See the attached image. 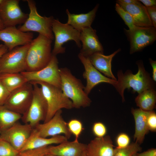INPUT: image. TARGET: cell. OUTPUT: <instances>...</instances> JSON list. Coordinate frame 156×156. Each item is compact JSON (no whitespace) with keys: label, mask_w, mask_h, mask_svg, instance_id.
Here are the masks:
<instances>
[{"label":"cell","mask_w":156,"mask_h":156,"mask_svg":"<svg viewBox=\"0 0 156 156\" xmlns=\"http://www.w3.org/2000/svg\"><path fill=\"white\" fill-rule=\"evenodd\" d=\"M19 153L9 143L0 139V156H19Z\"/></svg>","instance_id":"4dcf8cb0"},{"label":"cell","mask_w":156,"mask_h":156,"mask_svg":"<svg viewBox=\"0 0 156 156\" xmlns=\"http://www.w3.org/2000/svg\"><path fill=\"white\" fill-rule=\"evenodd\" d=\"M116 2L126 4H138L140 3L139 0H118Z\"/></svg>","instance_id":"60d3db41"},{"label":"cell","mask_w":156,"mask_h":156,"mask_svg":"<svg viewBox=\"0 0 156 156\" xmlns=\"http://www.w3.org/2000/svg\"><path fill=\"white\" fill-rule=\"evenodd\" d=\"M145 7L153 26L156 28V6Z\"/></svg>","instance_id":"8d00e7d4"},{"label":"cell","mask_w":156,"mask_h":156,"mask_svg":"<svg viewBox=\"0 0 156 156\" xmlns=\"http://www.w3.org/2000/svg\"><path fill=\"white\" fill-rule=\"evenodd\" d=\"M44 156H59L56 155L48 153L45 155Z\"/></svg>","instance_id":"ee69618b"},{"label":"cell","mask_w":156,"mask_h":156,"mask_svg":"<svg viewBox=\"0 0 156 156\" xmlns=\"http://www.w3.org/2000/svg\"><path fill=\"white\" fill-rule=\"evenodd\" d=\"M82 156H86L85 152L83 153Z\"/></svg>","instance_id":"f6af8a7d"},{"label":"cell","mask_w":156,"mask_h":156,"mask_svg":"<svg viewBox=\"0 0 156 156\" xmlns=\"http://www.w3.org/2000/svg\"><path fill=\"white\" fill-rule=\"evenodd\" d=\"M86 146L78 141H67L57 146H49L48 153L59 156H82Z\"/></svg>","instance_id":"ffe728a7"},{"label":"cell","mask_w":156,"mask_h":156,"mask_svg":"<svg viewBox=\"0 0 156 156\" xmlns=\"http://www.w3.org/2000/svg\"><path fill=\"white\" fill-rule=\"evenodd\" d=\"M147 123L149 130L156 131V114L153 110L150 111L148 116Z\"/></svg>","instance_id":"e575fe53"},{"label":"cell","mask_w":156,"mask_h":156,"mask_svg":"<svg viewBox=\"0 0 156 156\" xmlns=\"http://www.w3.org/2000/svg\"><path fill=\"white\" fill-rule=\"evenodd\" d=\"M145 7H150L156 6V0H139Z\"/></svg>","instance_id":"ab89813d"},{"label":"cell","mask_w":156,"mask_h":156,"mask_svg":"<svg viewBox=\"0 0 156 156\" xmlns=\"http://www.w3.org/2000/svg\"><path fill=\"white\" fill-rule=\"evenodd\" d=\"M33 86L28 82L10 93L3 105L16 113L22 115L27 110L33 96Z\"/></svg>","instance_id":"9c48e42d"},{"label":"cell","mask_w":156,"mask_h":156,"mask_svg":"<svg viewBox=\"0 0 156 156\" xmlns=\"http://www.w3.org/2000/svg\"><path fill=\"white\" fill-rule=\"evenodd\" d=\"M52 28L55 38L52 55L56 56L58 54L64 53L65 48L63 45L65 43L70 40L74 41L77 47L81 48L80 32L72 26L67 23H62L58 19H54Z\"/></svg>","instance_id":"52a82bcc"},{"label":"cell","mask_w":156,"mask_h":156,"mask_svg":"<svg viewBox=\"0 0 156 156\" xmlns=\"http://www.w3.org/2000/svg\"><path fill=\"white\" fill-rule=\"evenodd\" d=\"M129 13L137 27H153L145 6L141 3L138 4H126L116 3Z\"/></svg>","instance_id":"44dd1931"},{"label":"cell","mask_w":156,"mask_h":156,"mask_svg":"<svg viewBox=\"0 0 156 156\" xmlns=\"http://www.w3.org/2000/svg\"><path fill=\"white\" fill-rule=\"evenodd\" d=\"M52 41L40 34L32 40L27 54L25 71H37L44 68L49 64L52 56Z\"/></svg>","instance_id":"7a4b0ae2"},{"label":"cell","mask_w":156,"mask_h":156,"mask_svg":"<svg viewBox=\"0 0 156 156\" xmlns=\"http://www.w3.org/2000/svg\"><path fill=\"white\" fill-rule=\"evenodd\" d=\"M49 146L20 152L19 156H44L49 153Z\"/></svg>","instance_id":"1f68e13d"},{"label":"cell","mask_w":156,"mask_h":156,"mask_svg":"<svg viewBox=\"0 0 156 156\" xmlns=\"http://www.w3.org/2000/svg\"><path fill=\"white\" fill-rule=\"evenodd\" d=\"M0 81L10 92L28 82L21 73H0Z\"/></svg>","instance_id":"d4e9b609"},{"label":"cell","mask_w":156,"mask_h":156,"mask_svg":"<svg viewBox=\"0 0 156 156\" xmlns=\"http://www.w3.org/2000/svg\"><path fill=\"white\" fill-rule=\"evenodd\" d=\"M115 9L117 13L123 20L125 24L129 27V29H132L136 27L130 14L116 3L115 5Z\"/></svg>","instance_id":"f546056e"},{"label":"cell","mask_w":156,"mask_h":156,"mask_svg":"<svg viewBox=\"0 0 156 156\" xmlns=\"http://www.w3.org/2000/svg\"><path fill=\"white\" fill-rule=\"evenodd\" d=\"M78 57L84 67L85 70L83 76L86 80L84 91L88 95L92 89L99 83H105L113 86L116 84L117 80L109 78L103 75L92 65L89 58L79 53Z\"/></svg>","instance_id":"9a60e30c"},{"label":"cell","mask_w":156,"mask_h":156,"mask_svg":"<svg viewBox=\"0 0 156 156\" xmlns=\"http://www.w3.org/2000/svg\"><path fill=\"white\" fill-rule=\"evenodd\" d=\"M135 101L141 109L146 111H152L155 107L156 91L154 88L145 90L138 94Z\"/></svg>","instance_id":"484cf974"},{"label":"cell","mask_w":156,"mask_h":156,"mask_svg":"<svg viewBox=\"0 0 156 156\" xmlns=\"http://www.w3.org/2000/svg\"><path fill=\"white\" fill-rule=\"evenodd\" d=\"M40 86L42 92L47 105L48 110L44 122L49 120L58 110L62 108L70 109L73 108L70 100L63 93L61 88L40 81L29 82Z\"/></svg>","instance_id":"277c9868"},{"label":"cell","mask_w":156,"mask_h":156,"mask_svg":"<svg viewBox=\"0 0 156 156\" xmlns=\"http://www.w3.org/2000/svg\"><path fill=\"white\" fill-rule=\"evenodd\" d=\"M56 56L52 55L49 64L43 68L35 71L21 72L28 82L40 81L61 89V82Z\"/></svg>","instance_id":"8fae6325"},{"label":"cell","mask_w":156,"mask_h":156,"mask_svg":"<svg viewBox=\"0 0 156 156\" xmlns=\"http://www.w3.org/2000/svg\"><path fill=\"white\" fill-rule=\"evenodd\" d=\"M30 43L16 47L4 54L0 58V73L25 71L27 54Z\"/></svg>","instance_id":"ba28073f"},{"label":"cell","mask_w":156,"mask_h":156,"mask_svg":"<svg viewBox=\"0 0 156 156\" xmlns=\"http://www.w3.org/2000/svg\"><path fill=\"white\" fill-rule=\"evenodd\" d=\"M18 0H3L0 4V18L5 27L24 24L28 14L23 12Z\"/></svg>","instance_id":"7c38bea8"},{"label":"cell","mask_w":156,"mask_h":156,"mask_svg":"<svg viewBox=\"0 0 156 156\" xmlns=\"http://www.w3.org/2000/svg\"><path fill=\"white\" fill-rule=\"evenodd\" d=\"M80 39L82 45L79 53L83 56L88 57L96 53H103V47L99 39L96 31L91 27L81 31Z\"/></svg>","instance_id":"e0dca14e"},{"label":"cell","mask_w":156,"mask_h":156,"mask_svg":"<svg viewBox=\"0 0 156 156\" xmlns=\"http://www.w3.org/2000/svg\"><path fill=\"white\" fill-rule=\"evenodd\" d=\"M99 6L97 4L91 11L86 13L71 14L68 9L66 10L68 18L67 24L81 32L84 29L91 27Z\"/></svg>","instance_id":"7402d4cb"},{"label":"cell","mask_w":156,"mask_h":156,"mask_svg":"<svg viewBox=\"0 0 156 156\" xmlns=\"http://www.w3.org/2000/svg\"><path fill=\"white\" fill-rule=\"evenodd\" d=\"M32 84L33 89L32 101L27 110L22 115L21 119L24 123L29 124L34 128L40 122L44 121L48 107L40 87L37 84Z\"/></svg>","instance_id":"8992f818"},{"label":"cell","mask_w":156,"mask_h":156,"mask_svg":"<svg viewBox=\"0 0 156 156\" xmlns=\"http://www.w3.org/2000/svg\"><path fill=\"white\" fill-rule=\"evenodd\" d=\"M150 111H144L140 108H132L131 109L135 124L134 140L139 144L143 142L146 134L149 131L147 120Z\"/></svg>","instance_id":"cb8c5ba5"},{"label":"cell","mask_w":156,"mask_h":156,"mask_svg":"<svg viewBox=\"0 0 156 156\" xmlns=\"http://www.w3.org/2000/svg\"><path fill=\"white\" fill-rule=\"evenodd\" d=\"M109 136L96 137L86 145V156H114V149Z\"/></svg>","instance_id":"ac0fdd59"},{"label":"cell","mask_w":156,"mask_h":156,"mask_svg":"<svg viewBox=\"0 0 156 156\" xmlns=\"http://www.w3.org/2000/svg\"><path fill=\"white\" fill-rule=\"evenodd\" d=\"M133 156H137V154L134 155H133Z\"/></svg>","instance_id":"7dc6e473"},{"label":"cell","mask_w":156,"mask_h":156,"mask_svg":"<svg viewBox=\"0 0 156 156\" xmlns=\"http://www.w3.org/2000/svg\"><path fill=\"white\" fill-rule=\"evenodd\" d=\"M3 0H0V4L2 2Z\"/></svg>","instance_id":"bcb514c9"},{"label":"cell","mask_w":156,"mask_h":156,"mask_svg":"<svg viewBox=\"0 0 156 156\" xmlns=\"http://www.w3.org/2000/svg\"><path fill=\"white\" fill-rule=\"evenodd\" d=\"M68 128L71 133L75 137V140L78 141V139L84 128L82 122L76 119H73L67 123Z\"/></svg>","instance_id":"f1b7e54d"},{"label":"cell","mask_w":156,"mask_h":156,"mask_svg":"<svg viewBox=\"0 0 156 156\" xmlns=\"http://www.w3.org/2000/svg\"><path fill=\"white\" fill-rule=\"evenodd\" d=\"M10 93L0 81V105H4Z\"/></svg>","instance_id":"d590c367"},{"label":"cell","mask_w":156,"mask_h":156,"mask_svg":"<svg viewBox=\"0 0 156 156\" xmlns=\"http://www.w3.org/2000/svg\"><path fill=\"white\" fill-rule=\"evenodd\" d=\"M61 109L57 111L48 121L39 123L34 129L40 137L47 138L63 134L68 139L72 134L69 131L66 123L63 118Z\"/></svg>","instance_id":"5bb4252c"},{"label":"cell","mask_w":156,"mask_h":156,"mask_svg":"<svg viewBox=\"0 0 156 156\" xmlns=\"http://www.w3.org/2000/svg\"><path fill=\"white\" fill-rule=\"evenodd\" d=\"M61 89L72 101L73 108L79 109L90 106L91 101L84 91L85 86L81 80L76 77L67 68H60Z\"/></svg>","instance_id":"3957f363"},{"label":"cell","mask_w":156,"mask_h":156,"mask_svg":"<svg viewBox=\"0 0 156 156\" xmlns=\"http://www.w3.org/2000/svg\"><path fill=\"white\" fill-rule=\"evenodd\" d=\"M68 141L64 136L57 135L49 138L39 136L33 128L25 144L20 152L27 150L38 148L53 144H60Z\"/></svg>","instance_id":"603a6c76"},{"label":"cell","mask_w":156,"mask_h":156,"mask_svg":"<svg viewBox=\"0 0 156 156\" xmlns=\"http://www.w3.org/2000/svg\"><path fill=\"white\" fill-rule=\"evenodd\" d=\"M121 50L118 49L111 54L106 55L103 53H97L88 57L94 67L106 77L117 80L112 70V62L113 57Z\"/></svg>","instance_id":"d6986e66"},{"label":"cell","mask_w":156,"mask_h":156,"mask_svg":"<svg viewBox=\"0 0 156 156\" xmlns=\"http://www.w3.org/2000/svg\"><path fill=\"white\" fill-rule=\"evenodd\" d=\"M130 138L129 136L125 133L119 134L116 139L117 146L118 149H121L127 146L130 144Z\"/></svg>","instance_id":"836d02e7"},{"label":"cell","mask_w":156,"mask_h":156,"mask_svg":"<svg viewBox=\"0 0 156 156\" xmlns=\"http://www.w3.org/2000/svg\"><path fill=\"white\" fill-rule=\"evenodd\" d=\"M136 64L138 70L135 74L129 70L124 73L121 70L118 72V80L114 87L121 96L123 102L125 101L124 94L126 88H132L133 92H137L138 94L146 90L154 88V81L146 70L143 61L139 60Z\"/></svg>","instance_id":"6da1fadb"},{"label":"cell","mask_w":156,"mask_h":156,"mask_svg":"<svg viewBox=\"0 0 156 156\" xmlns=\"http://www.w3.org/2000/svg\"><path fill=\"white\" fill-rule=\"evenodd\" d=\"M149 62L152 68V79L154 82L156 81V61L151 58L149 59Z\"/></svg>","instance_id":"f35d334b"},{"label":"cell","mask_w":156,"mask_h":156,"mask_svg":"<svg viewBox=\"0 0 156 156\" xmlns=\"http://www.w3.org/2000/svg\"><path fill=\"white\" fill-rule=\"evenodd\" d=\"M124 31L129 42L131 54L141 51L156 40V28L153 27L136 26L131 30L124 29Z\"/></svg>","instance_id":"30bf717a"},{"label":"cell","mask_w":156,"mask_h":156,"mask_svg":"<svg viewBox=\"0 0 156 156\" xmlns=\"http://www.w3.org/2000/svg\"><path fill=\"white\" fill-rule=\"evenodd\" d=\"M26 1L30 12L27 20L18 29L24 32H37L53 40L54 38L52 28L53 17L41 16L37 12L35 2L32 0Z\"/></svg>","instance_id":"5b68a950"},{"label":"cell","mask_w":156,"mask_h":156,"mask_svg":"<svg viewBox=\"0 0 156 156\" xmlns=\"http://www.w3.org/2000/svg\"><path fill=\"white\" fill-rule=\"evenodd\" d=\"M92 131L96 137L101 138L105 136L107 129L103 123L97 122H95L92 126Z\"/></svg>","instance_id":"d6a6232c"},{"label":"cell","mask_w":156,"mask_h":156,"mask_svg":"<svg viewBox=\"0 0 156 156\" xmlns=\"http://www.w3.org/2000/svg\"><path fill=\"white\" fill-rule=\"evenodd\" d=\"M140 144L136 142L129 144L127 147L121 149H114V156H133L141 150Z\"/></svg>","instance_id":"83f0119b"},{"label":"cell","mask_w":156,"mask_h":156,"mask_svg":"<svg viewBox=\"0 0 156 156\" xmlns=\"http://www.w3.org/2000/svg\"><path fill=\"white\" fill-rule=\"evenodd\" d=\"M137 156H156V149L155 148L149 149L137 155Z\"/></svg>","instance_id":"74e56055"},{"label":"cell","mask_w":156,"mask_h":156,"mask_svg":"<svg viewBox=\"0 0 156 156\" xmlns=\"http://www.w3.org/2000/svg\"><path fill=\"white\" fill-rule=\"evenodd\" d=\"M5 28L0 18V30Z\"/></svg>","instance_id":"7bdbcfd3"},{"label":"cell","mask_w":156,"mask_h":156,"mask_svg":"<svg viewBox=\"0 0 156 156\" xmlns=\"http://www.w3.org/2000/svg\"><path fill=\"white\" fill-rule=\"evenodd\" d=\"M33 129L28 124H22L17 122L0 134V139L8 142L20 152Z\"/></svg>","instance_id":"4fadbf2b"},{"label":"cell","mask_w":156,"mask_h":156,"mask_svg":"<svg viewBox=\"0 0 156 156\" xmlns=\"http://www.w3.org/2000/svg\"><path fill=\"white\" fill-rule=\"evenodd\" d=\"M33 37V33L22 31L16 26L6 27L0 30V40L3 42L8 51L20 45L30 43Z\"/></svg>","instance_id":"2e32d148"},{"label":"cell","mask_w":156,"mask_h":156,"mask_svg":"<svg viewBox=\"0 0 156 156\" xmlns=\"http://www.w3.org/2000/svg\"><path fill=\"white\" fill-rule=\"evenodd\" d=\"M8 51L6 47L3 44H0V58L5 53Z\"/></svg>","instance_id":"b9f144b4"},{"label":"cell","mask_w":156,"mask_h":156,"mask_svg":"<svg viewBox=\"0 0 156 156\" xmlns=\"http://www.w3.org/2000/svg\"><path fill=\"white\" fill-rule=\"evenodd\" d=\"M22 115L0 105V134L21 119Z\"/></svg>","instance_id":"4316f807"}]
</instances>
